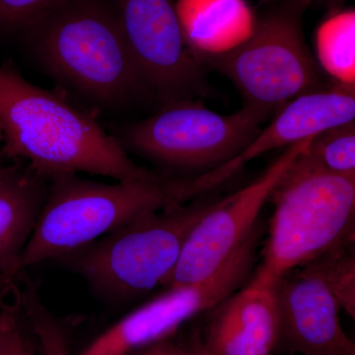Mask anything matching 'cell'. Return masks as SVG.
I'll return each mask as SVG.
<instances>
[{
	"instance_id": "6da1fadb",
	"label": "cell",
	"mask_w": 355,
	"mask_h": 355,
	"mask_svg": "<svg viewBox=\"0 0 355 355\" xmlns=\"http://www.w3.org/2000/svg\"><path fill=\"white\" fill-rule=\"evenodd\" d=\"M0 121L4 158L29 165L50 180L62 174L141 181L162 173L140 167L111 133L60 93L26 80L0 64Z\"/></svg>"
},
{
	"instance_id": "7a4b0ae2",
	"label": "cell",
	"mask_w": 355,
	"mask_h": 355,
	"mask_svg": "<svg viewBox=\"0 0 355 355\" xmlns=\"http://www.w3.org/2000/svg\"><path fill=\"white\" fill-rule=\"evenodd\" d=\"M23 32L43 69L96 106L148 95L108 0H64Z\"/></svg>"
},
{
	"instance_id": "3957f363",
	"label": "cell",
	"mask_w": 355,
	"mask_h": 355,
	"mask_svg": "<svg viewBox=\"0 0 355 355\" xmlns=\"http://www.w3.org/2000/svg\"><path fill=\"white\" fill-rule=\"evenodd\" d=\"M273 212L252 277L275 282L333 248L354 242L355 177L299 154L270 193Z\"/></svg>"
},
{
	"instance_id": "277c9868",
	"label": "cell",
	"mask_w": 355,
	"mask_h": 355,
	"mask_svg": "<svg viewBox=\"0 0 355 355\" xmlns=\"http://www.w3.org/2000/svg\"><path fill=\"white\" fill-rule=\"evenodd\" d=\"M183 178L102 183L78 174L49 180L41 214L23 252L21 268L58 260L135 219L187 203Z\"/></svg>"
},
{
	"instance_id": "5b68a950",
	"label": "cell",
	"mask_w": 355,
	"mask_h": 355,
	"mask_svg": "<svg viewBox=\"0 0 355 355\" xmlns=\"http://www.w3.org/2000/svg\"><path fill=\"white\" fill-rule=\"evenodd\" d=\"M216 200L151 212L58 259L98 295L123 301L165 284L191 231Z\"/></svg>"
},
{
	"instance_id": "8992f818",
	"label": "cell",
	"mask_w": 355,
	"mask_h": 355,
	"mask_svg": "<svg viewBox=\"0 0 355 355\" xmlns=\"http://www.w3.org/2000/svg\"><path fill=\"white\" fill-rule=\"evenodd\" d=\"M310 2L280 0L257 18L253 34L238 48L198 60L230 79L245 105L270 114L295 98L331 87L334 83L327 80L303 33Z\"/></svg>"
},
{
	"instance_id": "52a82bcc",
	"label": "cell",
	"mask_w": 355,
	"mask_h": 355,
	"mask_svg": "<svg viewBox=\"0 0 355 355\" xmlns=\"http://www.w3.org/2000/svg\"><path fill=\"white\" fill-rule=\"evenodd\" d=\"M270 113L244 105L234 114H217L198 99L162 105L144 120L116 127L111 133L125 151L170 173L195 177L216 169L244 150L261 132ZM178 178V177H177Z\"/></svg>"
},
{
	"instance_id": "ba28073f",
	"label": "cell",
	"mask_w": 355,
	"mask_h": 355,
	"mask_svg": "<svg viewBox=\"0 0 355 355\" xmlns=\"http://www.w3.org/2000/svg\"><path fill=\"white\" fill-rule=\"evenodd\" d=\"M260 225L212 277L165 287L166 291L130 311L77 355H128L171 338L198 315L209 312L251 279L258 259Z\"/></svg>"
},
{
	"instance_id": "9c48e42d",
	"label": "cell",
	"mask_w": 355,
	"mask_h": 355,
	"mask_svg": "<svg viewBox=\"0 0 355 355\" xmlns=\"http://www.w3.org/2000/svg\"><path fill=\"white\" fill-rule=\"evenodd\" d=\"M140 79L162 105L210 94L207 67L184 41L174 0H108Z\"/></svg>"
},
{
	"instance_id": "30bf717a",
	"label": "cell",
	"mask_w": 355,
	"mask_h": 355,
	"mask_svg": "<svg viewBox=\"0 0 355 355\" xmlns=\"http://www.w3.org/2000/svg\"><path fill=\"white\" fill-rule=\"evenodd\" d=\"M313 137L286 147L258 179L216 200L191 231L163 286L197 284L212 277L253 232L275 184Z\"/></svg>"
},
{
	"instance_id": "8fae6325",
	"label": "cell",
	"mask_w": 355,
	"mask_h": 355,
	"mask_svg": "<svg viewBox=\"0 0 355 355\" xmlns=\"http://www.w3.org/2000/svg\"><path fill=\"white\" fill-rule=\"evenodd\" d=\"M355 121V88L334 83L331 87L295 98L277 110L268 127L249 146L216 169L184 178L186 202L207 196L241 171L247 163L273 149L297 144L329 128Z\"/></svg>"
},
{
	"instance_id": "7c38bea8",
	"label": "cell",
	"mask_w": 355,
	"mask_h": 355,
	"mask_svg": "<svg viewBox=\"0 0 355 355\" xmlns=\"http://www.w3.org/2000/svg\"><path fill=\"white\" fill-rule=\"evenodd\" d=\"M279 317L277 349L300 355H355L343 329L340 307L316 275L304 268L275 282Z\"/></svg>"
},
{
	"instance_id": "4fadbf2b",
	"label": "cell",
	"mask_w": 355,
	"mask_h": 355,
	"mask_svg": "<svg viewBox=\"0 0 355 355\" xmlns=\"http://www.w3.org/2000/svg\"><path fill=\"white\" fill-rule=\"evenodd\" d=\"M275 282L251 277L209 311L200 335L210 355H272L279 340Z\"/></svg>"
},
{
	"instance_id": "5bb4252c",
	"label": "cell",
	"mask_w": 355,
	"mask_h": 355,
	"mask_svg": "<svg viewBox=\"0 0 355 355\" xmlns=\"http://www.w3.org/2000/svg\"><path fill=\"white\" fill-rule=\"evenodd\" d=\"M49 179L23 162L0 165V284H12L23 272V252L31 237Z\"/></svg>"
},
{
	"instance_id": "9a60e30c",
	"label": "cell",
	"mask_w": 355,
	"mask_h": 355,
	"mask_svg": "<svg viewBox=\"0 0 355 355\" xmlns=\"http://www.w3.org/2000/svg\"><path fill=\"white\" fill-rule=\"evenodd\" d=\"M175 6L184 41L198 60L238 48L257 23L246 0H176Z\"/></svg>"
},
{
	"instance_id": "2e32d148",
	"label": "cell",
	"mask_w": 355,
	"mask_h": 355,
	"mask_svg": "<svg viewBox=\"0 0 355 355\" xmlns=\"http://www.w3.org/2000/svg\"><path fill=\"white\" fill-rule=\"evenodd\" d=\"M316 60L334 83L355 88V12L331 14L315 35Z\"/></svg>"
},
{
	"instance_id": "e0dca14e",
	"label": "cell",
	"mask_w": 355,
	"mask_h": 355,
	"mask_svg": "<svg viewBox=\"0 0 355 355\" xmlns=\"http://www.w3.org/2000/svg\"><path fill=\"white\" fill-rule=\"evenodd\" d=\"M301 268L316 275L335 297L340 310L354 319V242L333 248Z\"/></svg>"
},
{
	"instance_id": "ac0fdd59",
	"label": "cell",
	"mask_w": 355,
	"mask_h": 355,
	"mask_svg": "<svg viewBox=\"0 0 355 355\" xmlns=\"http://www.w3.org/2000/svg\"><path fill=\"white\" fill-rule=\"evenodd\" d=\"M308 151L329 171L355 177V121L315 135Z\"/></svg>"
},
{
	"instance_id": "d6986e66",
	"label": "cell",
	"mask_w": 355,
	"mask_h": 355,
	"mask_svg": "<svg viewBox=\"0 0 355 355\" xmlns=\"http://www.w3.org/2000/svg\"><path fill=\"white\" fill-rule=\"evenodd\" d=\"M4 296L0 298V355H34L21 323L17 299L15 297L13 303H6Z\"/></svg>"
},
{
	"instance_id": "ffe728a7",
	"label": "cell",
	"mask_w": 355,
	"mask_h": 355,
	"mask_svg": "<svg viewBox=\"0 0 355 355\" xmlns=\"http://www.w3.org/2000/svg\"><path fill=\"white\" fill-rule=\"evenodd\" d=\"M64 0H0V30L23 31Z\"/></svg>"
},
{
	"instance_id": "44dd1931",
	"label": "cell",
	"mask_w": 355,
	"mask_h": 355,
	"mask_svg": "<svg viewBox=\"0 0 355 355\" xmlns=\"http://www.w3.org/2000/svg\"><path fill=\"white\" fill-rule=\"evenodd\" d=\"M37 334L43 345L44 355H70L62 338L58 336L50 318L42 305L35 306L29 312Z\"/></svg>"
},
{
	"instance_id": "7402d4cb",
	"label": "cell",
	"mask_w": 355,
	"mask_h": 355,
	"mask_svg": "<svg viewBox=\"0 0 355 355\" xmlns=\"http://www.w3.org/2000/svg\"><path fill=\"white\" fill-rule=\"evenodd\" d=\"M128 355H189V352L184 343H178L171 338Z\"/></svg>"
},
{
	"instance_id": "603a6c76",
	"label": "cell",
	"mask_w": 355,
	"mask_h": 355,
	"mask_svg": "<svg viewBox=\"0 0 355 355\" xmlns=\"http://www.w3.org/2000/svg\"><path fill=\"white\" fill-rule=\"evenodd\" d=\"M184 345H186L187 349H188L189 355H210L205 345H203L200 331H193L188 340L184 343Z\"/></svg>"
},
{
	"instance_id": "cb8c5ba5",
	"label": "cell",
	"mask_w": 355,
	"mask_h": 355,
	"mask_svg": "<svg viewBox=\"0 0 355 355\" xmlns=\"http://www.w3.org/2000/svg\"><path fill=\"white\" fill-rule=\"evenodd\" d=\"M3 144H4V132H3V128H2V123L1 121H0V165L4 164L3 160L4 156L3 153H2V148H3Z\"/></svg>"
},
{
	"instance_id": "d4e9b609",
	"label": "cell",
	"mask_w": 355,
	"mask_h": 355,
	"mask_svg": "<svg viewBox=\"0 0 355 355\" xmlns=\"http://www.w3.org/2000/svg\"><path fill=\"white\" fill-rule=\"evenodd\" d=\"M2 294H3V291H2V289L0 288V297H1Z\"/></svg>"
}]
</instances>
